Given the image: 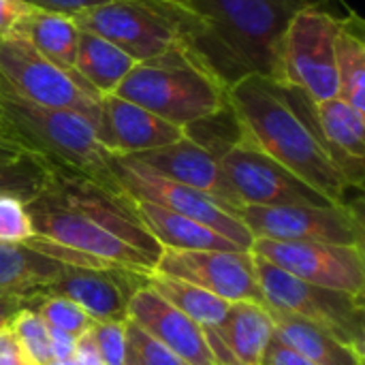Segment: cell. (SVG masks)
<instances>
[{"label": "cell", "mask_w": 365, "mask_h": 365, "mask_svg": "<svg viewBox=\"0 0 365 365\" xmlns=\"http://www.w3.org/2000/svg\"><path fill=\"white\" fill-rule=\"evenodd\" d=\"M26 304L38 312V317L45 321L47 327H53L73 336H81L92 325L88 314L75 302L62 295H36L28 299Z\"/></svg>", "instance_id": "31"}, {"label": "cell", "mask_w": 365, "mask_h": 365, "mask_svg": "<svg viewBox=\"0 0 365 365\" xmlns=\"http://www.w3.org/2000/svg\"><path fill=\"white\" fill-rule=\"evenodd\" d=\"M250 252L304 282L364 297L365 259L361 246L255 240Z\"/></svg>", "instance_id": "12"}, {"label": "cell", "mask_w": 365, "mask_h": 365, "mask_svg": "<svg viewBox=\"0 0 365 365\" xmlns=\"http://www.w3.org/2000/svg\"><path fill=\"white\" fill-rule=\"evenodd\" d=\"M314 115L340 171L353 188H361L365 175V113L336 96L314 103Z\"/></svg>", "instance_id": "19"}, {"label": "cell", "mask_w": 365, "mask_h": 365, "mask_svg": "<svg viewBox=\"0 0 365 365\" xmlns=\"http://www.w3.org/2000/svg\"><path fill=\"white\" fill-rule=\"evenodd\" d=\"M338 98L365 113V38L357 15L340 19L336 34Z\"/></svg>", "instance_id": "26"}, {"label": "cell", "mask_w": 365, "mask_h": 365, "mask_svg": "<svg viewBox=\"0 0 365 365\" xmlns=\"http://www.w3.org/2000/svg\"><path fill=\"white\" fill-rule=\"evenodd\" d=\"M28 299H19V297H0V325L9 323L11 317L21 308L26 306Z\"/></svg>", "instance_id": "41"}, {"label": "cell", "mask_w": 365, "mask_h": 365, "mask_svg": "<svg viewBox=\"0 0 365 365\" xmlns=\"http://www.w3.org/2000/svg\"><path fill=\"white\" fill-rule=\"evenodd\" d=\"M77 338L79 336H73V334L49 327V353H51V359H71L73 353H75Z\"/></svg>", "instance_id": "39"}, {"label": "cell", "mask_w": 365, "mask_h": 365, "mask_svg": "<svg viewBox=\"0 0 365 365\" xmlns=\"http://www.w3.org/2000/svg\"><path fill=\"white\" fill-rule=\"evenodd\" d=\"M30 9L32 4L26 0H0V38L11 34Z\"/></svg>", "instance_id": "38"}, {"label": "cell", "mask_w": 365, "mask_h": 365, "mask_svg": "<svg viewBox=\"0 0 365 365\" xmlns=\"http://www.w3.org/2000/svg\"><path fill=\"white\" fill-rule=\"evenodd\" d=\"M73 364L75 365H105L101 355H98V349L90 336V331H83L79 338H77V344H75V353H73Z\"/></svg>", "instance_id": "40"}, {"label": "cell", "mask_w": 365, "mask_h": 365, "mask_svg": "<svg viewBox=\"0 0 365 365\" xmlns=\"http://www.w3.org/2000/svg\"><path fill=\"white\" fill-rule=\"evenodd\" d=\"M128 158L145 165L148 169L156 171L163 178H169L178 184L210 195L212 199L220 201L233 212L240 210V203L231 190V184L222 171L220 160L186 137L163 148L133 154Z\"/></svg>", "instance_id": "17"}, {"label": "cell", "mask_w": 365, "mask_h": 365, "mask_svg": "<svg viewBox=\"0 0 365 365\" xmlns=\"http://www.w3.org/2000/svg\"><path fill=\"white\" fill-rule=\"evenodd\" d=\"M90 336L98 349V355L105 365H124V351H126V331L124 321H105L92 323Z\"/></svg>", "instance_id": "34"}, {"label": "cell", "mask_w": 365, "mask_h": 365, "mask_svg": "<svg viewBox=\"0 0 365 365\" xmlns=\"http://www.w3.org/2000/svg\"><path fill=\"white\" fill-rule=\"evenodd\" d=\"M184 137L190 139L192 143H197L199 148H203L205 152H210L214 158H222L233 145H237L244 135L237 122L235 111L231 109L229 101L225 107H220L218 111L195 120L190 124H186L184 128Z\"/></svg>", "instance_id": "28"}, {"label": "cell", "mask_w": 365, "mask_h": 365, "mask_svg": "<svg viewBox=\"0 0 365 365\" xmlns=\"http://www.w3.org/2000/svg\"><path fill=\"white\" fill-rule=\"evenodd\" d=\"M252 257L257 280L269 308L306 319L364 355V297L304 282L287 274L284 269L272 265L269 261L257 255Z\"/></svg>", "instance_id": "7"}, {"label": "cell", "mask_w": 365, "mask_h": 365, "mask_svg": "<svg viewBox=\"0 0 365 365\" xmlns=\"http://www.w3.org/2000/svg\"><path fill=\"white\" fill-rule=\"evenodd\" d=\"M0 126L4 137L49 163L75 169L101 184L118 186L111 178V152L94 124L81 113L34 105L15 94L0 77Z\"/></svg>", "instance_id": "4"}, {"label": "cell", "mask_w": 365, "mask_h": 365, "mask_svg": "<svg viewBox=\"0 0 365 365\" xmlns=\"http://www.w3.org/2000/svg\"><path fill=\"white\" fill-rule=\"evenodd\" d=\"M227 101L250 145L331 203L351 205L349 190L353 186L319 130L314 103L302 90L280 86L263 75H246L227 88Z\"/></svg>", "instance_id": "3"}, {"label": "cell", "mask_w": 365, "mask_h": 365, "mask_svg": "<svg viewBox=\"0 0 365 365\" xmlns=\"http://www.w3.org/2000/svg\"><path fill=\"white\" fill-rule=\"evenodd\" d=\"M26 210L34 229L26 246L62 265L124 269L145 278L156 272L163 246L118 186L51 163L45 186Z\"/></svg>", "instance_id": "1"}, {"label": "cell", "mask_w": 365, "mask_h": 365, "mask_svg": "<svg viewBox=\"0 0 365 365\" xmlns=\"http://www.w3.org/2000/svg\"><path fill=\"white\" fill-rule=\"evenodd\" d=\"M111 178L118 188L133 201H145L158 205L163 210L188 216L197 222L207 225L210 229L218 231L220 235L229 237L244 250H250L255 237L240 220L237 212L229 210L220 201L212 199L205 192H199L190 186L178 184L169 178L158 175L156 171L148 169L145 165L128 158V156H113L109 160Z\"/></svg>", "instance_id": "9"}, {"label": "cell", "mask_w": 365, "mask_h": 365, "mask_svg": "<svg viewBox=\"0 0 365 365\" xmlns=\"http://www.w3.org/2000/svg\"><path fill=\"white\" fill-rule=\"evenodd\" d=\"M220 331L237 364L261 365L265 351L274 338L269 308L252 302L229 304Z\"/></svg>", "instance_id": "24"}, {"label": "cell", "mask_w": 365, "mask_h": 365, "mask_svg": "<svg viewBox=\"0 0 365 365\" xmlns=\"http://www.w3.org/2000/svg\"><path fill=\"white\" fill-rule=\"evenodd\" d=\"M103 143L113 156H133L175 143L184 137L182 126L115 94L103 96Z\"/></svg>", "instance_id": "18"}, {"label": "cell", "mask_w": 365, "mask_h": 365, "mask_svg": "<svg viewBox=\"0 0 365 365\" xmlns=\"http://www.w3.org/2000/svg\"><path fill=\"white\" fill-rule=\"evenodd\" d=\"M32 237L26 203L17 197H0V244H26Z\"/></svg>", "instance_id": "33"}, {"label": "cell", "mask_w": 365, "mask_h": 365, "mask_svg": "<svg viewBox=\"0 0 365 365\" xmlns=\"http://www.w3.org/2000/svg\"><path fill=\"white\" fill-rule=\"evenodd\" d=\"M24 152H26V150L19 148L17 143L6 141V139H0V163H2V160H13V158H17V156L24 154Z\"/></svg>", "instance_id": "42"}, {"label": "cell", "mask_w": 365, "mask_h": 365, "mask_svg": "<svg viewBox=\"0 0 365 365\" xmlns=\"http://www.w3.org/2000/svg\"><path fill=\"white\" fill-rule=\"evenodd\" d=\"M64 265L26 244H0V297L32 299L41 295Z\"/></svg>", "instance_id": "22"}, {"label": "cell", "mask_w": 365, "mask_h": 365, "mask_svg": "<svg viewBox=\"0 0 365 365\" xmlns=\"http://www.w3.org/2000/svg\"><path fill=\"white\" fill-rule=\"evenodd\" d=\"M135 212L148 233L163 246L171 250H237L248 252L229 237L210 229L203 222H197L188 216L163 210L145 201H133Z\"/></svg>", "instance_id": "20"}, {"label": "cell", "mask_w": 365, "mask_h": 365, "mask_svg": "<svg viewBox=\"0 0 365 365\" xmlns=\"http://www.w3.org/2000/svg\"><path fill=\"white\" fill-rule=\"evenodd\" d=\"M0 77L34 105L81 113L103 141V96L81 75L56 66L15 32L0 38Z\"/></svg>", "instance_id": "6"}, {"label": "cell", "mask_w": 365, "mask_h": 365, "mask_svg": "<svg viewBox=\"0 0 365 365\" xmlns=\"http://www.w3.org/2000/svg\"><path fill=\"white\" fill-rule=\"evenodd\" d=\"M340 19L323 6L297 13L280 41L276 83L302 90L312 103L338 96L336 34Z\"/></svg>", "instance_id": "8"}, {"label": "cell", "mask_w": 365, "mask_h": 365, "mask_svg": "<svg viewBox=\"0 0 365 365\" xmlns=\"http://www.w3.org/2000/svg\"><path fill=\"white\" fill-rule=\"evenodd\" d=\"M237 216L255 240L364 246V227L353 205H242Z\"/></svg>", "instance_id": "10"}, {"label": "cell", "mask_w": 365, "mask_h": 365, "mask_svg": "<svg viewBox=\"0 0 365 365\" xmlns=\"http://www.w3.org/2000/svg\"><path fill=\"white\" fill-rule=\"evenodd\" d=\"M145 276L107 267L64 265L41 295H62L75 302L92 323L126 321V308L137 289L145 284Z\"/></svg>", "instance_id": "15"}, {"label": "cell", "mask_w": 365, "mask_h": 365, "mask_svg": "<svg viewBox=\"0 0 365 365\" xmlns=\"http://www.w3.org/2000/svg\"><path fill=\"white\" fill-rule=\"evenodd\" d=\"M135 64L137 62L128 53L101 38L98 34L86 30L79 32L73 71L81 75L101 96L113 94Z\"/></svg>", "instance_id": "25"}, {"label": "cell", "mask_w": 365, "mask_h": 365, "mask_svg": "<svg viewBox=\"0 0 365 365\" xmlns=\"http://www.w3.org/2000/svg\"><path fill=\"white\" fill-rule=\"evenodd\" d=\"M231 190L242 205H331L327 197L308 186L295 173L259 152L246 139L220 158Z\"/></svg>", "instance_id": "13"}, {"label": "cell", "mask_w": 365, "mask_h": 365, "mask_svg": "<svg viewBox=\"0 0 365 365\" xmlns=\"http://www.w3.org/2000/svg\"><path fill=\"white\" fill-rule=\"evenodd\" d=\"M79 30L98 34L135 62H145L182 45L175 24L150 0H113L73 15Z\"/></svg>", "instance_id": "11"}, {"label": "cell", "mask_w": 365, "mask_h": 365, "mask_svg": "<svg viewBox=\"0 0 365 365\" xmlns=\"http://www.w3.org/2000/svg\"><path fill=\"white\" fill-rule=\"evenodd\" d=\"M190 282L229 304H265L252 252L237 250H171L163 248L156 272Z\"/></svg>", "instance_id": "14"}, {"label": "cell", "mask_w": 365, "mask_h": 365, "mask_svg": "<svg viewBox=\"0 0 365 365\" xmlns=\"http://www.w3.org/2000/svg\"><path fill=\"white\" fill-rule=\"evenodd\" d=\"M26 2H30L32 6L45 9V11H53V13H62V15L73 17V15L81 13V11L107 4V2H113V0H26Z\"/></svg>", "instance_id": "36"}, {"label": "cell", "mask_w": 365, "mask_h": 365, "mask_svg": "<svg viewBox=\"0 0 365 365\" xmlns=\"http://www.w3.org/2000/svg\"><path fill=\"white\" fill-rule=\"evenodd\" d=\"M261 365H314L310 359H306L302 353H297L295 349L287 346L284 342H280L278 338H272L263 364Z\"/></svg>", "instance_id": "35"}, {"label": "cell", "mask_w": 365, "mask_h": 365, "mask_svg": "<svg viewBox=\"0 0 365 365\" xmlns=\"http://www.w3.org/2000/svg\"><path fill=\"white\" fill-rule=\"evenodd\" d=\"M269 317L274 323V338L295 349L314 365H364L361 353L314 323L276 308H269Z\"/></svg>", "instance_id": "21"}, {"label": "cell", "mask_w": 365, "mask_h": 365, "mask_svg": "<svg viewBox=\"0 0 365 365\" xmlns=\"http://www.w3.org/2000/svg\"><path fill=\"white\" fill-rule=\"evenodd\" d=\"M6 325L13 331L15 340L19 342V346L24 349V353L28 355L30 364L45 365L47 361H51L49 327L45 325V321L38 317L34 308H30L28 304L21 306Z\"/></svg>", "instance_id": "30"}, {"label": "cell", "mask_w": 365, "mask_h": 365, "mask_svg": "<svg viewBox=\"0 0 365 365\" xmlns=\"http://www.w3.org/2000/svg\"><path fill=\"white\" fill-rule=\"evenodd\" d=\"M0 365H32L9 325H0Z\"/></svg>", "instance_id": "37"}, {"label": "cell", "mask_w": 365, "mask_h": 365, "mask_svg": "<svg viewBox=\"0 0 365 365\" xmlns=\"http://www.w3.org/2000/svg\"><path fill=\"white\" fill-rule=\"evenodd\" d=\"M156 2H165V4H171V6L173 4H180V0H156Z\"/></svg>", "instance_id": "44"}, {"label": "cell", "mask_w": 365, "mask_h": 365, "mask_svg": "<svg viewBox=\"0 0 365 365\" xmlns=\"http://www.w3.org/2000/svg\"><path fill=\"white\" fill-rule=\"evenodd\" d=\"M0 139H6V137H4V130H2V126H0ZM6 141H9V139H6Z\"/></svg>", "instance_id": "45"}, {"label": "cell", "mask_w": 365, "mask_h": 365, "mask_svg": "<svg viewBox=\"0 0 365 365\" xmlns=\"http://www.w3.org/2000/svg\"><path fill=\"white\" fill-rule=\"evenodd\" d=\"M126 331V351L124 365H188L182 357H178L171 349L150 336L130 319L124 321Z\"/></svg>", "instance_id": "32"}, {"label": "cell", "mask_w": 365, "mask_h": 365, "mask_svg": "<svg viewBox=\"0 0 365 365\" xmlns=\"http://www.w3.org/2000/svg\"><path fill=\"white\" fill-rule=\"evenodd\" d=\"M156 4L178 28L182 45L227 88L246 75L276 79L289 21L329 0H180Z\"/></svg>", "instance_id": "2"}, {"label": "cell", "mask_w": 365, "mask_h": 365, "mask_svg": "<svg viewBox=\"0 0 365 365\" xmlns=\"http://www.w3.org/2000/svg\"><path fill=\"white\" fill-rule=\"evenodd\" d=\"M113 94L182 128L227 105V86L184 45L137 62Z\"/></svg>", "instance_id": "5"}, {"label": "cell", "mask_w": 365, "mask_h": 365, "mask_svg": "<svg viewBox=\"0 0 365 365\" xmlns=\"http://www.w3.org/2000/svg\"><path fill=\"white\" fill-rule=\"evenodd\" d=\"M45 365H75V364H73V357H71V359H51V361H47Z\"/></svg>", "instance_id": "43"}, {"label": "cell", "mask_w": 365, "mask_h": 365, "mask_svg": "<svg viewBox=\"0 0 365 365\" xmlns=\"http://www.w3.org/2000/svg\"><path fill=\"white\" fill-rule=\"evenodd\" d=\"M148 287H152L163 299H167L171 306H175L180 312H184L188 319H192L203 331L210 329H222L229 302L171 276L152 274L148 276Z\"/></svg>", "instance_id": "27"}, {"label": "cell", "mask_w": 365, "mask_h": 365, "mask_svg": "<svg viewBox=\"0 0 365 365\" xmlns=\"http://www.w3.org/2000/svg\"><path fill=\"white\" fill-rule=\"evenodd\" d=\"M51 163L38 154L24 152L13 160L0 163V197H17L28 203L41 192L49 178Z\"/></svg>", "instance_id": "29"}, {"label": "cell", "mask_w": 365, "mask_h": 365, "mask_svg": "<svg viewBox=\"0 0 365 365\" xmlns=\"http://www.w3.org/2000/svg\"><path fill=\"white\" fill-rule=\"evenodd\" d=\"M126 319L137 323L188 365H216L203 329L163 299L152 287H148V282L133 293Z\"/></svg>", "instance_id": "16"}, {"label": "cell", "mask_w": 365, "mask_h": 365, "mask_svg": "<svg viewBox=\"0 0 365 365\" xmlns=\"http://www.w3.org/2000/svg\"><path fill=\"white\" fill-rule=\"evenodd\" d=\"M13 32L19 34L28 45H32L43 58H47L56 66L73 71L81 30L71 15L32 6L19 19Z\"/></svg>", "instance_id": "23"}]
</instances>
